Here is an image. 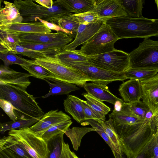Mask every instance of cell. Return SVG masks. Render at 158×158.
Here are the masks:
<instances>
[{
  "instance_id": "obj_48",
  "label": "cell",
  "mask_w": 158,
  "mask_h": 158,
  "mask_svg": "<svg viewBox=\"0 0 158 158\" xmlns=\"http://www.w3.org/2000/svg\"><path fill=\"white\" fill-rule=\"evenodd\" d=\"M149 145L134 158H153L152 152Z\"/></svg>"
},
{
  "instance_id": "obj_7",
  "label": "cell",
  "mask_w": 158,
  "mask_h": 158,
  "mask_svg": "<svg viewBox=\"0 0 158 158\" xmlns=\"http://www.w3.org/2000/svg\"><path fill=\"white\" fill-rule=\"evenodd\" d=\"M118 40L110 27L104 22L97 33L77 51L87 56L109 52L115 49L114 44Z\"/></svg>"
},
{
  "instance_id": "obj_50",
  "label": "cell",
  "mask_w": 158,
  "mask_h": 158,
  "mask_svg": "<svg viewBox=\"0 0 158 158\" xmlns=\"http://www.w3.org/2000/svg\"><path fill=\"white\" fill-rule=\"evenodd\" d=\"M33 1L39 3L40 5L47 8H51L53 5V1L52 0H36Z\"/></svg>"
},
{
  "instance_id": "obj_37",
  "label": "cell",
  "mask_w": 158,
  "mask_h": 158,
  "mask_svg": "<svg viewBox=\"0 0 158 158\" xmlns=\"http://www.w3.org/2000/svg\"><path fill=\"white\" fill-rule=\"evenodd\" d=\"M126 79H135L143 81L148 79L158 72V70H147L128 69L124 72Z\"/></svg>"
},
{
  "instance_id": "obj_45",
  "label": "cell",
  "mask_w": 158,
  "mask_h": 158,
  "mask_svg": "<svg viewBox=\"0 0 158 158\" xmlns=\"http://www.w3.org/2000/svg\"><path fill=\"white\" fill-rule=\"evenodd\" d=\"M0 106L11 120H15L18 119L14 112L15 108L10 101L0 99Z\"/></svg>"
},
{
  "instance_id": "obj_51",
  "label": "cell",
  "mask_w": 158,
  "mask_h": 158,
  "mask_svg": "<svg viewBox=\"0 0 158 158\" xmlns=\"http://www.w3.org/2000/svg\"><path fill=\"white\" fill-rule=\"evenodd\" d=\"M59 158H69L66 147V143L64 142L63 143V149L62 154Z\"/></svg>"
},
{
  "instance_id": "obj_42",
  "label": "cell",
  "mask_w": 158,
  "mask_h": 158,
  "mask_svg": "<svg viewBox=\"0 0 158 158\" xmlns=\"http://www.w3.org/2000/svg\"><path fill=\"white\" fill-rule=\"evenodd\" d=\"M128 103L131 111L135 116L141 118L146 119L145 117L151 110L143 101H139Z\"/></svg>"
},
{
  "instance_id": "obj_33",
  "label": "cell",
  "mask_w": 158,
  "mask_h": 158,
  "mask_svg": "<svg viewBox=\"0 0 158 158\" xmlns=\"http://www.w3.org/2000/svg\"><path fill=\"white\" fill-rule=\"evenodd\" d=\"M39 120L35 118L25 119L19 118L15 120H12L0 124V132L3 134L6 131L14 129H19L30 127Z\"/></svg>"
},
{
  "instance_id": "obj_49",
  "label": "cell",
  "mask_w": 158,
  "mask_h": 158,
  "mask_svg": "<svg viewBox=\"0 0 158 158\" xmlns=\"http://www.w3.org/2000/svg\"><path fill=\"white\" fill-rule=\"evenodd\" d=\"M0 153L5 158H22L7 149H4L0 151Z\"/></svg>"
},
{
  "instance_id": "obj_10",
  "label": "cell",
  "mask_w": 158,
  "mask_h": 158,
  "mask_svg": "<svg viewBox=\"0 0 158 158\" xmlns=\"http://www.w3.org/2000/svg\"><path fill=\"white\" fill-rule=\"evenodd\" d=\"M71 67L81 71L91 80L92 82L106 86L115 81H123L126 79L124 72L106 70L89 64L88 62L77 63Z\"/></svg>"
},
{
  "instance_id": "obj_41",
  "label": "cell",
  "mask_w": 158,
  "mask_h": 158,
  "mask_svg": "<svg viewBox=\"0 0 158 158\" xmlns=\"http://www.w3.org/2000/svg\"><path fill=\"white\" fill-rule=\"evenodd\" d=\"M0 58L3 62L4 66L7 67L13 64L21 66L28 63L29 61L10 52L5 53H0Z\"/></svg>"
},
{
  "instance_id": "obj_30",
  "label": "cell",
  "mask_w": 158,
  "mask_h": 158,
  "mask_svg": "<svg viewBox=\"0 0 158 158\" xmlns=\"http://www.w3.org/2000/svg\"><path fill=\"white\" fill-rule=\"evenodd\" d=\"M64 133H61L52 137L46 141L48 151V158H59L63 149Z\"/></svg>"
},
{
  "instance_id": "obj_53",
  "label": "cell",
  "mask_w": 158,
  "mask_h": 158,
  "mask_svg": "<svg viewBox=\"0 0 158 158\" xmlns=\"http://www.w3.org/2000/svg\"><path fill=\"white\" fill-rule=\"evenodd\" d=\"M0 48V53H5L9 52L8 50L1 44Z\"/></svg>"
},
{
  "instance_id": "obj_18",
  "label": "cell",
  "mask_w": 158,
  "mask_h": 158,
  "mask_svg": "<svg viewBox=\"0 0 158 158\" xmlns=\"http://www.w3.org/2000/svg\"><path fill=\"white\" fill-rule=\"evenodd\" d=\"M83 87L87 93L102 101L114 105L118 101H123L112 94L107 86L91 82L86 83Z\"/></svg>"
},
{
  "instance_id": "obj_27",
  "label": "cell",
  "mask_w": 158,
  "mask_h": 158,
  "mask_svg": "<svg viewBox=\"0 0 158 158\" xmlns=\"http://www.w3.org/2000/svg\"><path fill=\"white\" fill-rule=\"evenodd\" d=\"M73 14L68 13L57 19L53 23L67 31L68 35L73 39H75L80 23L74 17Z\"/></svg>"
},
{
  "instance_id": "obj_25",
  "label": "cell",
  "mask_w": 158,
  "mask_h": 158,
  "mask_svg": "<svg viewBox=\"0 0 158 158\" xmlns=\"http://www.w3.org/2000/svg\"><path fill=\"white\" fill-rule=\"evenodd\" d=\"M54 57L63 64L70 67L77 63L88 62L87 57L81 54L77 50H62Z\"/></svg>"
},
{
  "instance_id": "obj_52",
  "label": "cell",
  "mask_w": 158,
  "mask_h": 158,
  "mask_svg": "<svg viewBox=\"0 0 158 158\" xmlns=\"http://www.w3.org/2000/svg\"><path fill=\"white\" fill-rule=\"evenodd\" d=\"M153 120L156 129L155 135L158 136V114L153 117Z\"/></svg>"
},
{
  "instance_id": "obj_46",
  "label": "cell",
  "mask_w": 158,
  "mask_h": 158,
  "mask_svg": "<svg viewBox=\"0 0 158 158\" xmlns=\"http://www.w3.org/2000/svg\"><path fill=\"white\" fill-rule=\"evenodd\" d=\"M37 22H40L48 28L51 30L56 31L57 32L61 31L64 32L68 35L69 32L66 31L60 27L56 24L48 21H45L40 19H37Z\"/></svg>"
},
{
  "instance_id": "obj_47",
  "label": "cell",
  "mask_w": 158,
  "mask_h": 158,
  "mask_svg": "<svg viewBox=\"0 0 158 158\" xmlns=\"http://www.w3.org/2000/svg\"><path fill=\"white\" fill-rule=\"evenodd\" d=\"M149 146L152 151L153 158H158V136L155 135Z\"/></svg>"
},
{
  "instance_id": "obj_54",
  "label": "cell",
  "mask_w": 158,
  "mask_h": 158,
  "mask_svg": "<svg viewBox=\"0 0 158 158\" xmlns=\"http://www.w3.org/2000/svg\"><path fill=\"white\" fill-rule=\"evenodd\" d=\"M155 2L156 5L157 9L158 11V0H155Z\"/></svg>"
},
{
  "instance_id": "obj_38",
  "label": "cell",
  "mask_w": 158,
  "mask_h": 158,
  "mask_svg": "<svg viewBox=\"0 0 158 158\" xmlns=\"http://www.w3.org/2000/svg\"><path fill=\"white\" fill-rule=\"evenodd\" d=\"M21 42L17 33L0 29V44L9 51L13 46L19 44Z\"/></svg>"
},
{
  "instance_id": "obj_43",
  "label": "cell",
  "mask_w": 158,
  "mask_h": 158,
  "mask_svg": "<svg viewBox=\"0 0 158 158\" xmlns=\"http://www.w3.org/2000/svg\"><path fill=\"white\" fill-rule=\"evenodd\" d=\"M73 15L80 24L94 23L101 20L97 14L93 11L80 14H73Z\"/></svg>"
},
{
  "instance_id": "obj_6",
  "label": "cell",
  "mask_w": 158,
  "mask_h": 158,
  "mask_svg": "<svg viewBox=\"0 0 158 158\" xmlns=\"http://www.w3.org/2000/svg\"><path fill=\"white\" fill-rule=\"evenodd\" d=\"M129 54V69L158 70V40L144 39Z\"/></svg>"
},
{
  "instance_id": "obj_36",
  "label": "cell",
  "mask_w": 158,
  "mask_h": 158,
  "mask_svg": "<svg viewBox=\"0 0 158 158\" xmlns=\"http://www.w3.org/2000/svg\"><path fill=\"white\" fill-rule=\"evenodd\" d=\"M82 95L86 98L87 104L100 116L106 118L105 116L110 111V108L103 101L87 93H84Z\"/></svg>"
},
{
  "instance_id": "obj_15",
  "label": "cell",
  "mask_w": 158,
  "mask_h": 158,
  "mask_svg": "<svg viewBox=\"0 0 158 158\" xmlns=\"http://www.w3.org/2000/svg\"><path fill=\"white\" fill-rule=\"evenodd\" d=\"M22 42L45 44L73 39L67 34L61 31L56 33H17Z\"/></svg>"
},
{
  "instance_id": "obj_3",
  "label": "cell",
  "mask_w": 158,
  "mask_h": 158,
  "mask_svg": "<svg viewBox=\"0 0 158 158\" xmlns=\"http://www.w3.org/2000/svg\"><path fill=\"white\" fill-rule=\"evenodd\" d=\"M0 99L8 100L12 104L18 118H34L39 120L45 114L35 98L28 94L26 89L0 82Z\"/></svg>"
},
{
  "instance_id": "obj_21",
  "label": "cell",
  "mask_w": 158,
  "mask_h": 158,
  "mask_svg": "<svg viewBox=\"0 0 158 158\" xmlns=\"http://www.w3.org/2000/svg\"><path fill=\"white\" fill-rule=\"evenodd\" d=\"M3 3L4 7L0 9V27L22 22L23 18L14 3L4 1Z\"/></svg>"
},
{
  "instance_id": "obj_35",
  "label": "cell",
  "mask_w": 158,
  "mask_h": 158,
  "mask_svg": "<svg viewBox=\"0 0 158 158\" xmlns=\"http://www.w3.org/2000/svg\"><path fill=\"white\" fill-rule=\"evenodd\" d=\"M72 123L71 120H69L54 125L42 133L35 134L46 141L57 135L65 134Z\"/></svg>"
},
{
  "instance_id": "obj_26",
  "label": "cell",
  "mask_w": 158,
  "mask_h": 158,
  "mask_svg": "<svg viewBox=\"0 0 158 158\" xmlns=\"http://www.w3.org/2000/svg\"><path fill=\"white\" fill-rule=\"evenodd\" d=\"M4 149H8L22 158H33L10 135L0 139V151Z\"/></svg>"
},
{
  "instance_id": "obj_24",
  "label": "cell",
  "mask_w": 158,
  "mask_h": 158,
  "mask_svg": "<svg viewBox=\"0 0 158 158\" xmlns=\"http://www.w3.org/2000/svg\"><path fill=\"white\" fill-rule=\"evenodd\" d=\"M48 84L50 90L45 95L42 97L44 98L50 96L68 94L70 92L79 90L80 88L76 85L56 79L45 80Z\"/></svg>"
},
{
  "instance_id": "obj_13",
  "label": "cell",
  "mask_w": 158,
  "mask_h": 158,
  "mask_svg": "<svg viewBox=\"0 0 158 158\" xmlns=\"http://www.w3.org/2000/svg\"><path fill=\"white\" fill-rule=\"evenodd\" d=\"M96 13L101 20L122 16L127 14L122 7L119 0H96L92 11Z\"/></svg>"
},
{
  "instance_id": "obj_19",
  "label": "cell",
  "mask_w": 158,
  "mask_h": 158,
  "mask_svg": "<svg viewBox=\"0 0 158 158\" xmlns=\"http://www.w3.org/2000/svg\"><path fill=\"white\" fill-rule=\"evenodd\" d=\"M73 41V39L57 42L36 44L21 42L19 44L23 47L44 53L46 56L54 57L67 45Z\"/></svg>"
},
{
  "instance_id": "obj_31",
  "label": "cell",
  "mask_w": 158,
  "mask_h": 158,
  "mask_svg": "<svg viewBox=\"0 0 158 158\" xmlns=\"http://www.w3.org/2000/svg\"><path fill=\"white\" fill-rule=\"evenodd\" d=\"M121 6L129 17L138 18L142 16L145 1L143 0H119Z\"/></svg>"
},
{
  "instance_id": "obj_55",
  "label": "cell",
  "mask_w": 158,
  "mask_h": 158,
  "mask_svg": "<svg viewBox=\"0 0 158 158\" xmlns=\"http://www.w3.org/2000/svg\"><path fill=\"white\" fill-rule=\"evenodd\" d=\"M0 158H5L2 154L0 153Z\"/></svg>"
},
{
  "instance_id": "obj_5",
  "label": "cell",
  "mask_w": 158,
  "mask_h": 158,
  "mask_svg": "<svg viewBox=\"0 0 158 158\" xmlns=\"http://www.w3.org/2000/svg\"><path fill=\"white\" fill-rule=\"evenodd\" d=\"M33 61L49 71L56 80L81 87H83L87 81H91L90 79L81 71L64 65L54 57L46 56L33 60Z\"/></svg>"
},
{
  "instance_id": "obj_23",
  "label": "cell",
  "mask_w": 158,
  "mask_h": 158,
  "mask_svg": "<svg viewBox=\"0 0 158 158\" xmlns=\"http://www.w3.org/2000/svg\"><path fill=\"white\" fill-rule=\"evenodd\" d=\"M80 100L76 96L68 95L63 103L65 111L78 123L85 120L84 108Z\"/></svg>"
},
{
  "instance_id": "obj_34",
  "label": "cell",
  "mask_w": 158,
  "mask_h": 158,
  "mask_svg": "<svg viewBox=\"0 0 158 158\" xmlns=\"http://www.w3.org/2000/svg\"><path fill=\"white\" fill-rule=\"evenodd\" d=\"M105 133L114 145L120 155L123 154L122 150L120 139L117 134L113 125V120L111 118L104 122H99Z\"/></svg>"
},
{
  "instance_id": "obj_29",
  "label": "cell",
  "mask_w": 158,
  "mask_h": 158,
  "mask_svg": "<svg viewBox=\"0 0 158 158\" xmlns=\"http://www.w3.org/2000/svg\"><path fill=\"white\" fill-rule=\"evenodd\" d=\"M109 116V118L113 119L114 124L117 125L133 124L146 120L128 113L114 109Z\"/></svg>"
},
{
  "instance_id": "obj_9",
  "label": "cell",
  "mask_w": 158,
  "mask_h": 158,
  "mask_svg": "<svg viewBox=\"0 0 158 158\" xmlns=\"http://www.w3.org/2000/svg\"><path fill=\"white\" fill-rule=\"evenodd\" d=\"M13 137L33 158H48L46 142L31 131L29 127L9 131Z\"/></svg>"
},
{
  "instance_id": "obj_1",
  "label": "cell",
  "mask_w": 158,
  "mask_h": 158,
  "mask_svg": "<svg viewBox=\"0 0 158 158\" xmlns=\"http://www.w3.org/2000/svg\"><path fill=\"white\" fill-rule=\"evenodd\" d=\"M113 125L127 158H134L147 147L156 131L153 118L133 124Z\"/></svg>"
},
{
  "instance_id": "obj_20",
  "label": "cell",
  "mask_w": 158,
  "mask_h": 158,
  "mask_svg": "<svg viewBox=\"0 0 158 158\" xmlns=\"http://www.w3.org/2000/svg\"><path fill=\"white\" fill-rule=\"evenodd\" d=\"M0 29L17 33H47L52 32L40 22L15 23L1 27Z\"/></svg>"
},
{
  "instance_id": "obj_4",
  "label": "cell",
  "mask_w": 158,
  "mask_h": 158,
  "mask_svg": "<svg viewBox=\"0 0 158 158\" xmlns=\"http://www.w3.org/2000/svg\"><path fill=\"white\" fill-rule=\"evenodd\" d=\"M13 3L23 18V23L37 22L39 18L53 23L57 19L70 13L54 1L50 8L37 4L31 0H15Z\"/></svg>"
},
{
  "instance_id": "obj_17",
  "label": "cell",
  "mask_w": 158,
  "mask_h": 158,
  "mask_svg": "<svg viewBox=\"0 0 158 158\" xmlns=\"http://www.w3.org/2000/svg\"><path fill=\"white\" fill-rule=\"evenodd\" d=\"M118 91L124 102H132L140 101L143 96L140 81L135 79L124 82L119 86Z\"/></svg>"
},
{
  "instance_id": "obj_28",
  "label": "cell",
  "mask_w": 158,
  "mask_h": 158,
  "mask_svg": "<svg viewBox=\"0 0 158 158\" xmlns=\"http://www.w3.org/2000/svg\"><path fill=\"white\" fill-rule=\"evenodd\" d=\"M27 71L31 76L45 80L56 79V77L44 67L35 63L33 60H29V62L20 66Z\"/></svg>"
},
{
  "instance_id": "obj_12",
  "label": "cell",
  "mask_w": 158,
  "mask_h": 158,
  "mask_svg": "<svg viewBox=\"0 0 158 158\" xmlns=\"http://www.w3.org/2000/svg\"><path fill=\"white\" fill-rule=\"evenodd\" d=\"M70 119V117L62 111L51 110L45 114L37 122L29 129L37 134L46 131L54 125Z\"/></svg>"
},
{
  "instance_id": "obj_8",
  "label": "cell",
  "mask_w": 158,
  "mask_h": 158,
  "mask_svg": "<svg viewBox=\"0 0 158 158\" xmlns=\"http://www.w3.org/2000/svg\"><path fill=\"white\" fill-rule=\"evenodd\" d=\"M90 64L106 70L123 72L130 67L129 53L115 49L103 54L87 56Z\"/></svg>"
},
{
  "instance_id": "obj_14",
  "label": "cell",
  "mask_w": 158,
  "mask_h": 158,
  "mask_svg": "<svg viewBox=\"0 0 158 158\" xmlns=\"http://www.w3.org/2000/svg\"><path fill=\"white\" fill-rule=\"evenodd\" d=\"M104 23L102 20L94 23L80 24L76 36L73 41L66 45L63 50L74 51L79 45L84 44L98 31Z\"/></svg>"
},
{
  "instance_id": "obj_40",
  "label": "cell",
  "mask_w": 158,
  "mask_h": 158,
  "mask_svg": "<svg viewBox=\"0 0 158 158\" xmlns=\"http://www.w3.org/2000/svg\"><path fill=\"white\" fill-rule=\"evenodd\" d=\"M10 52L27 56L35 60L45 57L46 55L40 51L23 47L19 44L15 45L9 50Z\"/></svg>"
},
{
  "instance_id": "obj_22",
  "label": "cell",
  "mask_w": 158,
  "mask_h": 158,
  "mask_svg": "<svg viewBox=\"0 0 158 158\" xmlns=\"http://www.w3.org/2000/svg\"><path fill=\"white\" fill-rule=\"evenodd\" d=\"M56 3L64 7L70 13L80 14L92 11L96 0H58Z\"/></svg>"
},
{
  "instance_id": "obj_39",
  "label": "cell",
  "mask_w": 158,
  "mask_h": 158,
  "mask_svg": "<svg viewBox=\"0 0 158 158\" xmlns=\"http://www.w3.org/2000/svg\"><path fill=\"white\" fill-rule=\"evenodd\" d=\"M88 124H90L92 127L96 129V131L102 137L111 148L115 158H122L116 148L111 141L108 136L104 132L100 123L96 121L90 119L85 120Z\"/></svg>"
},
{
  "instance_id": "obj_2",
  "label": "cell",
  "mask_w": 158,
  "mask_h": 158,
  "mask_svg": "<svg viewBox=\"0 0 158 158\" xmlns=\"http://www.w3.org/2000/svg\"><path fill=\"white\" fill-rule=\"evenodd\" d=\"M103 21L119 40L136 38L148 39L152 36L158 37V19L143 16L134 18L124 15Z\"/></svg>"
},
{
  "instance_id": "obj_32",
  "label": "cell",
  "mask_w": 158,
  "mask_h": 158,
  "mask_svg": "<svg viewBox=\"0 0 158 158\" xmlns=\"http://www.w3.org/2000/svg\"><path fill=\"white\" fill-rule=\"evenodd\" d=\"M96 129L94 127H73L69 128L65 134L70 139L74 149L77 151L80 146L81 140L84 136L88 132L95 131Z\"/></svg>"
},
{
  "instance_id": "obj_16",
  "label": "cell",
  "mask_w": 158,
  "mask_h": 158,
  "mask_svg": "<svg viewBox=\"0 0 158 158\" xmlns=\"http://www.w3.org/2000/svg\"><path fill=\"white\" fill-rule=\"evenodd\" d=\"M29 73L16 71L4 65L0 68V82L14 85L27 89L31 84Z\"/></svg>"
},
{
  "instance_id": "obj_11",
  "label": "cell",
  "mask_w": 158,
  "mask_h": 158,
  "mask_svg": "<svg viewBox=\"0 0 158 158\" xmlns=\"http://www.w3.org/2000/svg\"><path fill=\"white\" fill-rule=\"evenodd\" d=\"M142 101L149 108L153 117L158 114V73L152 77L140 81Z\"/></svg>"
},
{
  "instance_id": "obj_44",
  "label": "cell",
  "mask_w": 158,
  "mask_h": 158,
  "mask_svg": "<svg viewBox=\"0 0 158 158\" xmlns=\"http://www.w3.org/2000/svg\"><path fill=\"white\" fill-rule=\"evenodd\" d=\"M81 101L84 108L85 120L92 119L98 122H104L106 118L98 114L87 103L86 101L81 99Z\"/></svg>"
}]
</instances>
